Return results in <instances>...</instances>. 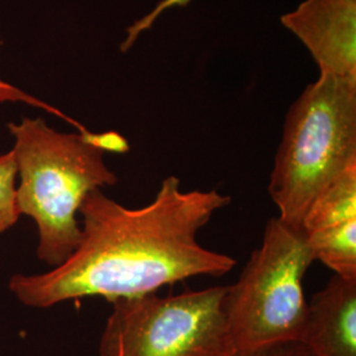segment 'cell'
Returning <instances> with one entry per match:
<instances>
[{"instance_id":"obj_1","label":"cell","mask_w":356,"mask_h":356,"mask_svg":"<svg viewBox=\"0 0 356 356\" xmlns=\"http://www.w3.org/2000/svg\"><path fill=\"white\" fill-rule=\"evenodd\" d=\"M229 202L216 191H182L176 176L166 177L140 209H127L101 189L90 191L79 207L76 251L49 272L15 275L10 291L22 304L45 309L94 296L111 302L195 276L220 277L236 260L204 248L197 235Z\"/></svg>"},{"instance_id":"obj_5","label":"cell","mask_w":356,"mask_h":356,"mask_svg":"<svg viewBox=\"0 0 356 356\" xmlns=\"http://www.w3.org/2000/svg\"><path fill=\"white\" fill-rule=\"evenodd\" d=\"M227 286L111 301L99 356H236L222 301Z\"/></svg>"},{"instance_id":"obj_9","label":"cell","mask_w":356,"mask_h":356,"mask_svg":"<svg viewBox=\"0 0 356 356\" xmlns=\"http://www.w3.org/2000/svg\"><path fill=\"white\" fill-rule=\"evenodd\" d=\"M16 176L13 151L0 154V234L11 229L20 216L16 204Z\"/></svg>"},{"instance_id":"obj_6","label":"cell","mask_w":356,"mask_h":356,"mask_svg":"<svg viewBox=\"0 0 356 356\" xmlns=\"http://www.w3.org/2000/svg\"><path fill=\"white\" fill-rule=\"evenodd\" d=\"M301 229L314 261L323 263L334 275L356 277V164L314 197Z\"/></svg>"},{"instance_id":"obj_3","label":"cell","mask_w":356,"mask_h":356,"mask_svg":"<svg viewBox=\"0 0 356 356\" xmlns=\"http://www.w3.org/2000/svg\"><path fill=\"white\" fill-rule=\"evenodd\" d=\"M356 164V78L325 76L286 114L268 191L279 218L300 227L319 191Z\"/></svg>"},{"instance_id":"obj_4","label":"cell","mask_w":356,"mask_h":356,"mask_svg":"<svg viewBox=\"0 0 356 356\" xmlns=\"http://www.w3.org/2000/svg\"><path fill=\"white\" fill-rule=\"evenodd\" d=\"M313 261L302 229L279 216L268 220L261 245L222 301L236 356L301 342L307 312L302 280Z\"/></svg>"},{"instance_id":"obj_10","label":"cell","mask_w":356,"mask_h":356,"mask_svg":"<svg viewBox=\"0 0 356 356\" xmlns=\"http://www.w3.org/2000/svg\"><path fill=\"white\" fill-rule=\"evenodd\" d=\"M0 102L26 103L28 106H32V107L40 108V110H44V111H47V113H49V114L56 115V116L64 119L66 122H69V123L73 124V126H76V122L74 119H70L69 116L63 114V113H61L60 110H57L56 107H53V106L48 104V103L42 102L41 99H38L36 97L28 94L26 91H23V90H20L19 88L13 86V85L6 82V81H3V79H0Z\"/></svg>"},{"instance_id":"obj_8","label":"cell","mask_w":356,"mask_h":356,"mask_svg":"<svg viewBox=\"0 0 356 356\" xmlns=\"http://www.w3.org/2000/svg\"><path fill=\"white\" fill-rule=\"evenodd\" d=\"M301 343L314 356H356V277L334 275L312 297Z\"/></svg>"},{"instance_id":"obj_11","label":"cell","mask_w":356,"mask_h":356,"mask_svg":"<svg viewBox=\"0 0 356 356\" xmlns=\"http://www.w3.org/2000/svg\"><path fill=\"white\" fill-rule=\"evenodd\" d=\"M244 356H314L301 342L276 344Z\"/></svg>"},{"instance_id":"obj_2","label":"cell","mask_w":356,"mask_h":356,"mask_svg":"<svg viewBox=\"0 0 356 356\" xmlns=\"http://www.w3.org/2000/svg\"><path fill=\"white\" fill-rule=\"evenodd\" d=\"M20 175L16 189L19 214L31 216L38 229V257L58 267L82 238L79 207L90 191L118 182L104 164L95 134H63L45 119L24 118L8 124Z\"/></svg>"},{"instance_id":"obj_7","label":"cell","mask_w":356,"mask_h":356,"mask_svg":"<svg viewBox=\"0 0 356 356\" xmlns=\"http://www.w3.org/2000/svg\"><path fill=\"white\" fill-rule=\"evenodd\" d=\"M281 23L304 42L321 74L356 78V0H305Z\"/></svg>"}]
</instances>
